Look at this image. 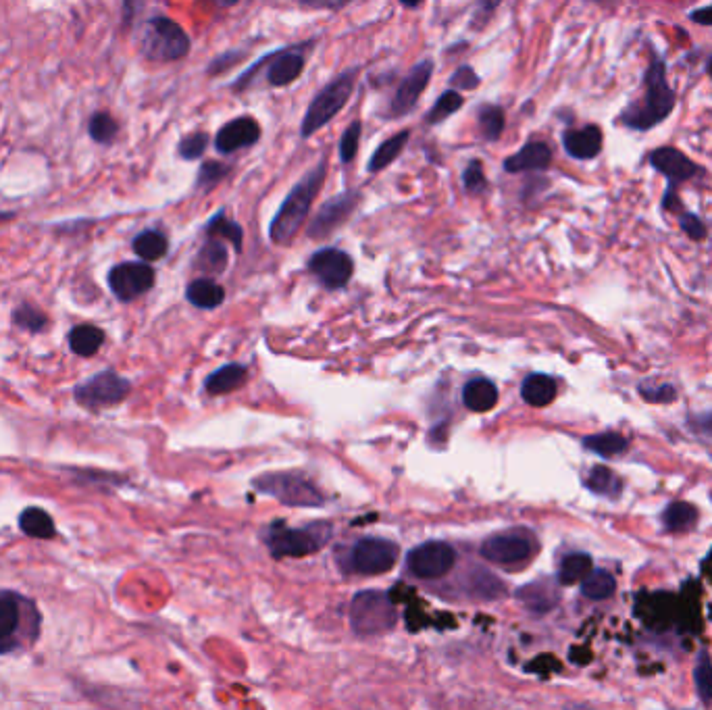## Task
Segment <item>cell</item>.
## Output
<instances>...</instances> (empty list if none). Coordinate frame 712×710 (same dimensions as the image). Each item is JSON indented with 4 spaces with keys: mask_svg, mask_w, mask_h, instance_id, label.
<instances>
[{
    "mask_svg": "<svg viewBox=\"0 0 712 710\" xmlns=\"http://www.w3.org/2000/svg\"><path fill=\"white\" fill-rule=\"evenodd\" d=\"M40 633L36 602L17 592L0 590V654L19 650L23 642L34 644Z\"/></svg>",
    "mask_w": 712,
    "mask_h": 710,
    "instance_id": "cell-1",
    "label": "cell"
},
{
    "mask_svg": "<svg viewBox=\"0 0 712 710\" xmlns=\"http://www.w3.org/2000/svg\"><path fill=\"white\" fill-rule=\"evenodd\" d=\"M675 107V92L667 82V69L660 59H652L646 71V96L640 105L631 107L623 121L633 130H650L665 121Z\"/></svg>",
    "mask_w": 712,
    "mask_h": 710,
    "instance_id": "cell-2",
    "label": "cell"
},
{
    "mask_svg": "<svg viewBox=\"0 0 712 710\" xmlns=\"http://www.w3.org/2000/svg\"><path fill=\"white\" fill-rule=\"evenodd\" d=\"M323 177H325V163H319V167L304 177V180L284 200V205L279 207L269 230V236L275 244H288L294 240L304 219L309 215L313 200L323 184Z\"/></svg>",
    "mask_w": 712,
    "mask_h": 710,
    "instance_id": "cell-3",
    "label": "cell"
},
{
    "mask_svg": "<svg viewBox=\"0 0 712 710\" xmlns=\"http://www.w3.org/2000/svg\"><path fill=\"white\" fill-rule=\"evenodd\" d=\"M140 50L146 59L155 63H173L188 55L190 38L173 19L152 17L142 28Z\"/></svg>",
    "mask_w": 712,
    "mask_h": 710,
    "instance_id": "cell-4",
    "label": "cell"
},
{
    "mask_svg": "<svg viewBox=\"0 0 712 710\" xmlns=\"http://www.w3.org/2000/svg\"><path fill=\"white\" fill-rule=\"evenodd\" d=\"M356 73H359V69H350L342 73L340 78H336L332 84L315 96L307 115L302 119V128H300L302 138H311L317 130H321L323 125H327L344 109L354 90Z\"/></svg>",
    "mask_w": 712,
    "mask_h": 710,
    "instance_id": "cell-5",
    "label": "cell"
},
{
    "mask_svg": "<svg viewBox=\"0 0 712 710\" xmlns=\"http://www.w3.org/2000/svg\"><path fill=\"white\" fill-rule=\"evenodd\" d=\"M130 390H132V384L127 382L125 377L107 369V371H100V373L92 375L90 379H86V382L75 386L73 398L80 404V407H84L88 411H100L107 407H115V404H119L121 400L127 398Z\"/></svg>",
    "mask_w": 712,
    "mask_h": 710,
    "instance_id": "cell-6",
    "label": "cell"
},
{
    "mask_svg": "<svg viewBox=\"0 0 712 710\" xmlns=\"http://www.w3.org/2000/svg\"><path fill=\"white\" fill-rule=\"evenodd\" d=\"M350 619L359 633H381L392 629L396 611L390 598L381 592H361L352 600Z\"/></svg>",
    "mask_w": 712,
    "mask_h": 710,
    "instance_id": "cell-7",
    "label": "cell"
},
{
    "mask_svg": "<svg viewBox=\"0 0 712 710\" xmlns=\"http://www.w3.org/2000/svg\"><path fill=\"white\" fill-rule=\"evenodd\" d=\"M257 486L261 492L275 496L290 506H319L323 504L321 492L311 484L307 477L294 473H275L259 479Z\"/></svg>",
    "mask_w": 712,
    "mask_h": 710,
    "instance_id": "cell-8",
    "label": "cell"
},
{
    "mask_svg": "<svg viewBox=\"0 0 712 710\" xmlns=\"http://www.w3.org/2000/svg\"><path fill=\"white\" fill-rule=\"evenodd\" d=\"M398 546L384 538H365L352 548L350 565L361 575L386 573L396 565Z\"/></svg>",
    "mask_w": 712,
    "mask_h": 710,
    "instance_id": "cell-9",
    "label": "cell"
},
{
    "mask_svg": "<svg viewBox=\"0 0 712 710\" xmlns=\"http://www.w3.org/2000/svg\"><path fill=\"white\" fill-rule=\"evenodd\" d=\"M155 286V269L148 263H119L109 271V288L121 302H132Z\"/></svg>",
    "mask_w": 712,
    "mask_h": 710,
    "instance_id": "cell-10",
    "label": "cell"
},
{
    "mask_svg": "<svg viewBox=\"0 0 712 710\" xmlns=\"http://www.w3.org/2000/svg\"><path fill=\"white\" fill-rule=\"evenodd\" d=\"M456 563V552L446 542H427L409 554V567L421 579L444 577Z\"/></svg>",
    "mask_w": 712,
    "mask_h": 710,
    "instance_id": "cell-11",
    "label": "cell"
},
{
    "mask_svg": "<svg viewBox=\"0 0 712 710\" xmlns=\"http://www.w3.org/2000/svg\"><path fill=\"white\" fill-rule=\"evenodd\" d=\"M533 552V542L521 531H508V534L492 536L483 542L481 554L496 565H515L527 561Z\"/></svg>",
    "mask_w": 712,
    "mask_h": 710,
    "instance_id": "cell-12",
    "label": "cell"
},
{
    "mask_svg": "<svg viewBox=\"0 0 712 710\" xmlns=\"http://www.w3.org/2000/svg\"><path fill=\"white\" fill-rule=\"evenodd\" d=\"M309 269L317 275V280L325 288H342L348 284L354 271L352 259L342 250L336 248H323L311 257Z\"/></svg>",
    "mask_w": 712,
    "mask_h": 710,
    "instance_id": "cell-13",
    "label": "cell"
},
{
    "mask_svg": "<svg viewBox=\"0 0 712 710\" xmlns=\"http://www.w3.org/2000/svg\"><path fill=\"white\" fill-rule=\"evenodd\" d=\"M431 71H434V63L423 61L411 69V73L402 80L400 88L396 90V96L392 100V115L402 117L406 113H411L415 105L419 103V96L427 88L431 80Z\"/></svg>",
    "mask_w": 712,
    "mask_h": 710,
    "instance_id": "cell-14",
    "label": "cell"
},
{
    "mask_svg": "<svg viewBox=\"0 0 712 710\" xmlns=\"http://www.w3.org/2000/svg\"><path fill=\"white\" fill-rule=\"evenodd\" d=\"M323 544L313 531L307 529H277L269 538V550L277 559L282 556H307Z\"/></svg>",
    "mask_w": 712,
    "mask_h": 710,
    "instance_id": "cell-15",
    "label": "cell"
},
{
    "mask_svg": "<svg viewBox=\"0 0 712 710\" xmlns=\"http://www.w3.org/2000/svg\"><path fill=\"white\" fill-rule=\"evenodd\" d=\"M259 138H261L259 123L252 117H238L230 123H225L219 130L215 146L219 152H223V155H230L234 150L257 144Z\"/></svg>",
    "mask_w": 712,
    "mask_h": 710,
    "instance_id": "cell-16",
    "label": "cell"
},
{
    "mask_svg": "<svg viewBox=\"0 0 712 710\" xmlns=\"http://www.w3.org/2000/svg\"><path fill=\"white\" fill-rule=\"evenodd\" d=\"M356 192H344L336 198H332L329 202H325V207L319 211L317 219L313 221L309 234L313 238H321L327 236L329 232H334L336 227L352 213V209L356 207Z\"/></svg>",
    "mask_w": 712,
    "mask_h": 710,
    "instance_id": "cell-17",
    "label": "cell"
},
{
    "mask_svg": "<svg viewBox=\"0 0 712 710\" xmlns=\"http://www.w3.org/2000/svg\"><path fill=\"white\" fill-rule=\"evenodd\" d=\"M650 163L654 165V169L669 177L671 188H675V184L679 182L692 180V177L698 173V167L677 148H656L652 152Z\"/></svg>",
    "mask_w": 712,
    "mask_h": 710,
    "instance_id": "cell-18",
    "label": "cell"
},
{
    "mask_svg": "<svg viewBox=\"0 0 712 710\" xmlns=\"http://www.w3.org/2000/svg\"><path fill=\"white\" fill-rule=\"evenodd\" d=\"M271 65L267 69V82L275 88H282L298 80V75L302 73L304 67V55L296 48L284 50L275 57H269Z\"/></svg>",
    "mask_w": 712,
    "mask_h": 710,
    "instance_id": "cell-19",
    "label": "cell"
},
{
    "mask_svg": "<svg viewBox=\"0 0 712 710\" xmlns=\"http://www.w3.org/2000/svg\"><path fill=\"white\" fill-rule=\"evenodd\" d=\"M550 163H552L550 146L544 142H529L517 152V155L508 157L504 161V169L508 173L538 171V169H546Z\"/></svg>",
    "mask_w": 712,
    "mask_h": 710,
    "instance_id": "cell-20",
    "label": "cell"
},
{
    "mask_svg": "<svg viewBox=\"0 0 712 710\" xmlns=\"http://www.w3.org/2000/svg\"><path fill=\"white\" fill-rule=\"evenodd\" d=\"M563 144L573 159H594L602 150V130L596 128V125H588L583 130H571L565 134Z\"/></svg>",
    "mask_w": 712,
    "mask_h": 710,
    "instance_id": "cell-21",
    "label": "cell"
},
{
    "mask_svg": "<svg viewBox=\"0 0 712 710\" xmlns=\"http://www.w3.org/2000/svg\"><path fill=\"white\" fill-rule=\"evenodd\" d=\"M19 527L25 536L36 540H53L57 536L55 519L50 517L40 506H28L19 515Z\"/></svg>",
    "mask_w": 712,
    "mask_h": 710,
    "instance_id": "cell-22",
    "label": "cell"
},
{
    "mask_svg": "<svg viewBox=\"0 0 712 710\" xmlns=\"http://www.w3.org/2000/svg\"><path fill=\"white\" fill-rule=\"evenodd\" d=\"M69 348L78 354V357H94V354L100 350L105 342V332L96 325L90 323H82L75 325L69 332Z\"/></svg>",
    "mask_w": 712,
    "mask_h": 710,
    "instance_id": "cell-23",
    "label": "cell"
},
{
    "mask_svg": "<svg viewBox=\"0 0 712 710\" xmlns=\"http://www.w3.org/2000/svg\"><path fill=\"white\" fill-rule=\"evenodd\" d=\"M463 402L473 413H488L496 407L498 390L488 379H473L463 390Z\"/></svg>",
    "mask_w": 712,
    "mask_h": 710,
    "instance_id": "cell-24",
    "label": "cell"
},
{
    "mask_svg": "<svg viewBox=\"0 0 712 710\" xmlns=\"http://www.w3.org/2000/svg\"><path fill=\"white\" fill-rule=\"evenodd\" d=\"M521 396L531 407H548L556 398V382L550 375L533 373L523 382Z\"/></svg>",
    "mask_w": 712,
    "mask_h": 710,
    "instance_id": "cell-25",
    "label": "cell"
},
{
    "mask_svg": "<svg viewBox=\"0 0 712 710\" xmlns=\"http://www.w3.org/2000/svg\"><path fill=\"white\" fill-rule=\"evenodd\" d=\"M186 296H188V300L194 304V307L207 309V311H209V309L219 307V304H221L223 298H225V292H223V288H221L217 282L207 280V277H202V280H196V282H192V284L188 286Z\"/></svg>",
    "mask_w": 712,
    "mask_h": 710,
    "instance_id": "cell-26",
    "label": "cell"
},
{
    "mask_svg": "<svg viewBox=\"0 0 712 710\" xmlns=\"http://www.w3.org/2000/svg\"><path fill=\"white\" fill-rule=\"evenodd\" d=\"M586 488L592 490L598 496H606V498H619L621 490H623V481L621 477L610 471L608 467H594L588 477H586Z\"/></svg>",
    "mask_w": 712,
    "mask_h": 710,
    "instance_id": "cell-27",
    "label": "cell"
},
{
    "mask_svg": "<svg viewBox=\"0 0 712 710\" xmlns=\"http://www.w3.org/2000/svg\"><path fill=\"white\" fill-rule=\"evenodd\" d=\"M134 246V252L144 259V261H159L167 255V248H169V242H167V236L157 232V230H146L142 234H138L132 242Z\"/></svg>",
    "mask_w": 712,
    "mask_h": 710,
    "instance_id": "cell-28",
    "label": "cell"
},
{
    "mask_svg": "<svg viewBox=\"0 0 712 710\" xmlns=\"http://www.w3.org/2000/svg\"><path fill=\"white\" fill-rule=\"evenodd\" d=\"M246 369L242 365H225L207 379L209 394H230L244 384Z\"/></svg>",
    "mask_w": 712,
    "mask_h": 710,
    "instance_id": "cell-29",
    "label": "cell"
},
{
    "mask_svg": "<svg viewBox=\"0 0 712 710\" xmlns=\"http://www.w3.org/2000/svg\"><path fill=\"white\" fill-rule=\"evenodd\" d=\"M617 581L608 571H590L588 577L581 579V594L590 600H606L615 594Z\"/></svg>",
    "mask_w": 712,
    "mask_h": 710,
    "instance_id": "cell-30",
    "label": "cell"
},
{
    "mask_svg": "<svg viewBox=\"0 0 712 710\" xmlns=\"http://www.w3.org/2000/svg\"><path fill=\"white\" fill-rule=\"evenodd\" d=\"M663 521H665L667 531H673V534H679V531H690L698 521V511H696V506H692L688 502H673L667 506Z\"/></svg>",
    "mask_w": 712,
    "mask_h": 710,
    "instance_id": "cell-31",
    "label": "cell"
},
{
    "mask_svg": "<svg viewBox=\"0 0 712 710\" xmlns=\"http://www.w3.org/2000/svg\"><path fill=\"white\" fill-rule=\"evenodd\" d=\"M583 446L604 456V459H610V456L623 454L629 448V442L621 434H615V431H604V434L583 438Z\"/></svg>",
    "mask_w": 712,
    "mask_h": 710,
    "instance_id": "cell-32",
    "label": "cell"
},
{
    "mask_svg": "<svg viewBox=\"0 0 712 710\" xmlns=\"http://www.w3.org/2000/svg\"><path fill=\"white\" fill-rule=\"evenodd\" d=\"M409 136H411V132L404 130V132L396 134L394 138H390V140H386L384 144H381V146L375 150L373 159L369 161V171H371V173H377V171H381L384 167H388L390 163H394V161L400 157V152H402V148L406 146V142H409Z\"/></svg>",
    "mask_w": 712,
    "mask_h": 710,
    "instance_id": "cell-33",
    "label": "cell"
},
{
    "mask_svg": "<svg viewBox=\"0 0 712 710\" xmlns=\"http://www.w3.org/2000/svg\"><path fill=\"white\" fill-rule=\"evenodd\" d=\"M590 571H592L590 554L573 552L563 559L561 569H558V579H561V583H565V586H571V583H577L583 577H588Z\"/></svg>",
    "mask_w": 712,
    "mask_h": 710,
    "instance_id": "cell-34",
    "label": "cell"
},
{
    "mask_svg": "<svg viewBox=\"0 0 712 710\" xmlns=\"http://www.w3.org/2000/svg\"><path fill=\"white\" fill-rule=\"evenodd\" d=\"M13 323L23 329V332H30V334H42L46 325H48V317L36 309L34 304L30 302H21L19 307L13 311Z\"/></svg>",
    "mask_w": 712,
    "mask_h": 710,
    "instance_id": "cell-35",
    "label": "cell"
},
{
    "mask_svg": "<svg viewBox=\"0 0 712 710\" xmlns=\"http://www.w3.org/2000/svg\"><path fill=\"white\" fill-rule=\"evenodd\" d=\"M88 134L96 144H111L119 134V123L107 111L94 113L88 123Z\"/></svg>",
    "mask_w": 712,
    "mask_h": 710,
    "instance_id": "cell-36",
    "label": "cell"
},
{
    "mask_svg": "<svg viewBox=\"0 0 712 710\" xmlns=\"http://www.w3.org/2000/svg\"><path fill=\"white\" fill-rule=\"evenodd\" d=\"M463 103H465V100H463V96H461L459 92H456V90H446V92L438 98V103L434 105V109L429 111L427 123H429V125H436V123L444 121L446 117H450L452 113L459 111V109L463 107Z\"/></svg>",
    "mask_w": 712,
    "mask_h": 710,
    "instance_id": "cell-37",
    "label": "cell"
},
{
    "mask_svg": "<svg viewBox=\"0 0 712 710\" xmlns=\"http://www.w3.org/2000/svg\"><path fill=\"white\" fill-rule=\"evenodd\" d=\"M479 130L486 140H498L504 130V111L500 107H483L479 111Z\"/></svg>",
    "mask_w": 712,
    "mask_h": 710,
    "instance_id": "cell-38",
    "label": "cell"
},
{
    "mask_svg": "<svg viewBox=\"0 0 712 710\" xmlns=\"http://www.w3.org/2000/svg\"><path fill=\"white\" fill-rule=\"evenodd\" d=\"M209 234L230 240L238 250L242 248V230H240V225L234 223L232 219H227L223 213H219V215L213 217V221L209 223Z\"/></svg>",
    "mask_w": 712,
    "mask_h": 710,
    "instance_id": "cell-39",
    "label": "cell"
},
{
    "mask_svg": "<svg viewBox=\"0 0 712 710\" xmlns=\"http://www.w3.org/2000/svg\"><path fill=\"white\" fill-rule=\"evenodd\" d=\"M696 688L704 702H712V663L706 652H700V661L696 665Z\"/></svg>",
    "mask_w": 712,
    "mask_h": 710,
    "instance_id": "cell-40",
    "label": "cell"
},
{
    "mask_svg": "<svg viewBox=\"0 0 712 710\" xmlns=\"http://www.w3.org/2000/svg\"><path fill=\"white\" fill-rule=\"evenodd\" d=\"M361 132H363V125L359 121L352 123L350 128L344 132V136L340 140V159H342V163H350L356 157V150H359Z\"/></svg>",
    "mask_w": 712,
    "mask_h": 710,
    "instance_id": "cell-41",
    "label": "cell"
},
{
    "mask_svg": "<svg viewBox=\"0 0 712 710\" xmlns=\"http://www.w3.org/2000/svg\"><path fill=\"white\" fill-rule=\"evenodd\" d=\"M227 261V250L221 242H209L200 252V265H205L209 271H221Z\"/></svg>",
    "mask_w": 712,
    "mask_h": 710,
    "instance_id": "cell-42",
    "label": "cell"
},
{
    "mask_svg": "<svg viewBox=\"0 0 712 710\" xmlns=\"http://www.w3.org/2000/svg\"><path fill=\"white\" fill-rule=\"evenodd\" d=\"M207 144H209V136L207 134H192V136H186L180 146H177V150H180V157L186 159V161H194V159H200L202 157V152L207 150Z\"/></svg>",
    "mask_w": 712,
    "mask_h": 710,
    "instance_id": "cell-43",
    "label": "cell"
},
{
    "mask_svg": "<svg viewBox=\"0 0 712 710\" xmlns=\"http://www.w3.org/2000/svg\"><path fill=\"white\" fill-rule=\"evenodd\" d=\"M227 171H230V167L223 165V163H217V161L202 165V169L198 173V186L200 188H213L215 184H219L223 180V177L227 175Z\"/></svg>",
    "mask_w": 712,
    "mask_h": 710,
    "instance_id": "cell-44",
    "label": "cell"
},
{
    "mask_svg": "<svg viewBox=\"0 0 712 710\" xmlns=\"http://www.w3.org/2000/svg\"><path fill=\"white\" fill-rule=\"evenodd\" d=\"M463 182H465V188L473 194H479L486 190L488 182H486V175H483V169H481V163L479 161H473L469 163V167L465 169V175H463Z\"/></svg>",
    "mask_w": 712,
    "mask_h": 710,
    "instance_id": "cell-45",
    "label": "cell"
},
{
    "mask_svg": "<svg viewBox=\"0 0 712 710\" xmlns=\"http://www.w3.org/2000/svg\"><path fill=\"white\" fill-rule=\"evenodd\" d=\"M450 86L461 90H473L479 86V75L475 73L473 67L463 65L461 69H456V73L450 78Z\"/></svg>",
    "mask_w": 712,
    "mask_h": 710,
    "instance_id": "cell-46",
    "label": "cell"
},
{
    "mask_svg": "<svg viewBox=\"0 0 712 710\" xmlns=\"http://www.w3.org/2000/svg\"><path fill=\"white\" fill-rule=\"evenodd\" d=\"M640 394L648 402H673L677 398V390L673 386H640Z\"/></svg>",
    "mask_w": 712,
    "mask_h": 710,
    "instance_id": "cell-47",
    "label": "cell"
},
{
    "mask_svg": "<svg viewBox=\"0 0 712 710\" xmlns=\"http://www.w3.org/2000/svg\"><path fill=\"white\" fill-rule=\"evenodd\" d=\"M679 225H681V230L688 234L692 240H704L706 238V225L700 221V217H696L692 213H683L679 217Z\"/></svg>",
    "mask_w": 712,
    "mask_h": 710,
    "instance_id": "cell-48",
    "label": "cell"
},
{
    "mask_svg": "<svg viewBox=\"0 0 712 710\" xmlns=\"http://www.w3.org/2000/svg\"><path fill=\"white\" fill-rule=\"evenodd\" d=\"M302 7L309 9H325V11H338L342 7H346L352 0H298Z\"/></svg>",
    "mask_w": 712,
    "mask_h": 710,
    "instance_id": "cell-49",
    "label": "cell"
},
{
    "mask_svg": "<svg viewBox=\"0 0 712 710\" xmlns=\"http://www.w3.org/2000/svg\"><path fill=\"white\" fill-rule=\"evenodd\" d=\"M690 427L694 431H698V434H704V436H710L712 438V411L710 413H704V415H696L690 419Z\"/></svg>",
    "mask_w": 712,
    "mask_h": 710,
    "instance_id": "cell-50",
    "label": "cell"
},
{
    "mask_svg": "<svg viewBox=\"0 0 712 710\" xmlns=\"http://www.w3.org/2000/svg\"><path fill=\"white\" fill-rule=\"evenodd\" d=\"M140 7H142V0H123V21L125 23L134 21Z\"/></svg>",
    "mask_w": 712,
    "mask_h": 710,
    "instance_id": "cell-51",
    "label": "cell"
},
{
    "mask_svg": "<svg viewBox=\"0 0 712 710\" xmlns=\"http://www.w3.org/2000/svg\"><path fill=\"white\" fill-rule=\"evenodd\" d=\"M500 0H481V5L477 9V19H488L490 13L498 7Z\"/></svg>",
    "mask_w": 712,
    "mask_h": 710,
    "instance_id": "cell-52",
    "label": "cell"
},
{
    "mask_svg": "<svg viewBox=\"0 0 712 710\" xmlns=\"http://www.w3.org/2000/svg\"><path fill=\"white\" fill-rule=\"evenodd\" d=\"M690 17H692V21H696V23H700V25H712V7L698 9V11H694Z\"/></svg>",
    "mask_w": 712,
    "mask_h": 710,
    "instance_id": "cell-53",
    "label": "cell"
},
{
    "mask_svg": "<svg viewBox=\"0 0 712 710\" xmlns=\"http://www.w3.org/2000/svg\"><path fill=\"white\" fill-rule=\"evenodd\" d=\"M211 3H215L217 7H234L238 0H211Z\"/></svg>",
    "mask_w": 712,
    "mask_h": 710,
    "instance_id": "cell-54",
    "label": "cell"
},
{
    "mask_svg": "<svg viewBox=\"0 0 712 710\" xmlns=\"http://www.w3.org/2000/svg\"><path fill=\"white\" fill-rule=\"evenodd\" d=\"M11 219H15V213H13V211H0V223L11 221Z\"/></svg>",
    "mask_w": 712,
    "mask_h": 710,
    "instance_id": "cell-55",
    "label": "cell"
},
{
    "mask_svg": "<svg viewBox=\"0 0 712 710\" xmlns=\"http://www.w3.org/2000/svg\"><path fill=\"white\" fill-rule=\"evenodd\" d=\"M400 3H402L404 7L415 9V7H419V5H421V0H400Z\"/></svg>",
    "mask_w": 712,
    "mask_h": 710,
    "instance_id": "cell-56",
    "label": "cell"
},
{
    "mask_svg": "<svg viewBox=\"0 0 712 710\" xmlns=\"http://www.w3.org/2000/svg\"><path fill=\"white\" fill-rule=\"evenodd\" d=\"M708 73H710V78H712V59L708 61Z\"/></svg>",
    "mask_w": 712,
    "mask_h": 710,
    "instance_id": "cell-57",
    "label": "cell"
}]
</instances>
